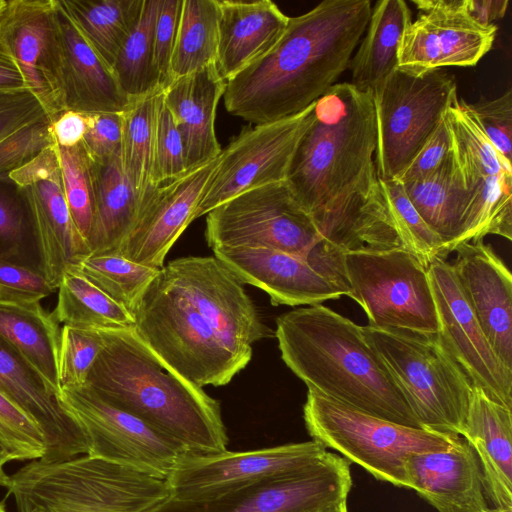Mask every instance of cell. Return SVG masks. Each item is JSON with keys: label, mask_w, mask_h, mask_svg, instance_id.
<instances>
[{"label": "cell", "mask_w": 512, "mask_h": 512, "mask_svg": "<svg viewBox=\"0 0 512 512\" xmlns=\"http://www.w3.org/2000/svg\"><path fill=\"white\" fill-rule=\"evenodd\" d=\"M99 330L103 347L86 386L189 453L227 450L228 436L218 400L168 367L134 328Z\"/></svg>", "instance_id": "2"}, {"label": "cell", "mask_w": 512, "mask_h": 512, "mask_svg": "<svg viewBox=\"0 0 512 512\" xmlns=\"http://www.w3.org/2000/svg\"><path fill=\"white\" fill-rule=\"evenodd\" d=\"M0 27L26 82L48 117L65 111L54 0H12Z\"/></svg>", "instance_id": "20"}, {"label": "cell", "mask_w": 512, "mask_h": 512, "mask_svg": "<svg viewBox=\"0 0 512 512\" xmlns=\"http://www.w3.org/2000/svg\"><path fill=\"white\" fill-rule=\"evenodd\" d=\"M328 453L315 440L242 452H186L167 478L170 497L180 501L212 499L299 473L322 462Z\"/></svg>", "instance_id": "13"}, {"label": "cell", "mask_w": 512, "mask_h": 512, "mask_svg": "<svg viewBox=\"0 0 512 512\" xmlns=\"http://www.w3.org/2000/svg\"><path fill=\"white\" fill-rule=\"evenodd\" d=\"M0 392L40 428L46 443L42 460L59 461L88 454L85 432L37 371L0 337Z\"/></svg>", "instance_id": "24"}, {"label": "cell", "mask_w": 512, "mask_h": 512, "mask_svg": "<svg viewBox=\"0 0 512 512\" xmlns=\"http://www.w3.org/2000/svg\"><path fill=\"white\" fill-rule=\"evenodd\" d=\"M422 429L460 436L473 385L438 334L362 326Z\"/></svg>", "instance_id": "6"}, {"label": "cell", "mask_w": 512, "mask_h": 512, "mask_svg": "<svg viewBox=\"0 0 512 512\" xmlns=\"http://www.w3.org/2000/svg\"><path fill=\"white\" fill-rule=\"evenodd\" d=\"M186 171L182 137L162 96L158 108L152 184L157 187Z\"/></svg>", "instance_id": "47"}, {"label": "cell", "mask_w": 512, "mask_h": 512, "mask_svg": "<svg viewBox=\"0 0 512 512\" xmlns=\"http://www.w3.org/2000/svg\"><path fill=\"white\" fill-rule=\"evenodd\" d=\"M428 276L438 316V335L471 381L491 400L512 409V370L494 353L459 286L453 265L436 258Z\"/></svg>", "instance_id": "18"}, {"label": "cell", "mask_w": 512, "mask_h": 512, "mask_svg": "<svg viewBox=\"0 0 512 512\" xmlns=\"http://www.w3.org/2000/svg\"><path fill=\"white\" fill-rule=\"evenodd\" d=\"M453 265L455 276L499 360L512 370V276L491 246L464 243Z\"/></svg>", "instance_id": "23"}, {"label": "cell", "mask_w": 512, "mask_h": 512, "mask_svg": "<svg viewBox=\"0 0 512 512\" xmlns=\"http://www.w3.org/2000/svg\"><path fill=\"white\" fill-rule=\"evenodd\" d=\"M162 271L205 319L223 345L246 365L252 344L275 336L240 280L215 256H186Z\"/></svg>", "instance_id": "16"}, {"label": "cell", "mask_w": 512, "mask_h": 512, "mask_svg": "<svg viewBox=\"0 0 512 512\" xmlns=\"http://www.w3.org/2000/svg\"><path fill=\"white\" fill-rule=\"evenodd\" d=\"M508 0H465V9L477 23L488 26L503 18Z\"/></svg>", "instance_id": "58"}, {"label": "cell", "mask_w": 512, "mask_h": 512, "mask_svg": "<svg viewBox=\"0 0 512 512\" xmlns=\"http://www.w3.org/2000/svg\"><path fill=\"white\" fill-rule=\"evenodd\" d=\"M212 249L259 247L309 259L322 270L335 249L326 244L286 181L241 193L206 214Z\"/></svg>", "instance_id": "11"}, {"label": "cell", "mask_w": 512, "mask_h": 512, "mask_svg": "<svg viewBox=\"0 0 512 512\" xmlns=\"http://www.w3.org/2000/svg\"><path fill=\"white\" fill-rule=\"evenodd\" d=\"M32 223L22 189L7 175L0 176V258L22 263Z\"/></svg>", "instance_id": "44"}, {"label": "cell", "mask_w": 512, "mask_h": 512, "mask_svg": "<svg viewBox=\"0 0 512 512\" xmlns=\"http://www.w3.org/2000/svg\"><path fill=\"white\" fill-rule=\"evenodd\" d=\"M315 102L296 115L246 127L235 136L221 150L194 219L248 190L286 181L296 148L312 122Z\"/></svg>", "instance_id": "14"}, {"label": "cell", "mask_w": 512, "mask_h": 512, "mask_svg": "<svg viewBox=\"0 0 512 512\" xmlns=\"http://www.w3.org/2000/svg\"><path fill=\"white\" fill-rule=\"evenodd\" d=\"M376 143L372 92L336 83L315 102L286 179L311 218L376 172Z\"/></svg>", "instance_id": "4"}, {"label": "cell", "mask_w": 512, "mask_h": 512, "mask_svg": "<svg viewBox=\"0 0 512 512\" xmlns=\"http://www.w3.org/2000/svg\"><path fill=\"white\" fill-rule=\"evenodd\" d=\"M182 0H161L154 28V65L160 85L170 83V63L176 39Z\"/></svg>", "instance_id": "51"}, {"label": "cell", "mask_w": 512, "mask_h": 512, "mask_svg": "<svg viewBox=\"0 0 512 512\" xmlns=\"http://www.w3.org/2000/svg\"><path fill=\"white\" fill-rule=\"evenodd\" d=\"M351 486L349 461L329 452L317 465L287 477L208 500L168 497L144 512H316L346 500Z\"/></svg>", "instance_id": "17"}, {"label": "cell", "mask_w": 512, "mask_h": 512, "mask_svg": "<svg viewBox=\"0 0 512 512\" xmlns=\"http://www.w3.org/2000/svg\"><path fill=\"white\" fill-rule=\"evenodd\" d=\"M303 418L313 440L338 451L378 480L405 488L409 456L447 449L460 437L384 420L309 389Z\"/></svg>", "instance_id": "8"}, {"label": "cell", "mask_w": 512, "mask_h": 512, "mask_svg": "<svg viewBox=\"0 0 512 512\" xmlns=\"http://www.w3.org/2000/svg\"><path fill=\"white\" fill-rule=\"evenodd\" d=\"M213 252L242 284L266 292L273 305L311 306L347 295L309 259L298 255L259 247H220Z\"/></svg>", "instance_id": "22"}, {"label": "cell", "mask_w": 512, "mask_h": 512, "mask_svg": "<svg viewBox=\"0 0 512 512\" xmlns=\"http://www.w3.org/2000/svg\"><path fill=\"white\" fill-rule=\"evenodd\" d=\"M21 189L38 250V268L55 290L68 267L88 255L89 249L77 231L67 206L61 170Z\"/></svg>", "instance_id": "28"}, {"label": "cell", "mask_w": 512, "mask_h": 512, "mask_svg": "<svg viewBox=\"0 0 512 512\" xmlns=\"http://www.w3.org/2000/svg\"><path fill=\"white\" fill-rule=\"evenodd\" d=\"M218 0H182L170 82L216 63Z\"/></svg>", "instance_id": "39"}, {"label": "cell", "mask_w": 512, "mask_h": 512, "mask_svg": "<svg viewBox=\"0 0 512 512\" xmlns=\"http://www.w3.org/2000/svg\"><path fill=\"white\" fill-rule=\"evenodd\" d=\"M402 184L420 216L443 241L447 256V247L460 232L468 204V195L452 149L431 174Z\"/></svg>", "instance_id": "35"}, {"label": "cell", "mask_w": 512, "mask_h": 512, "mask_svg": "<svg viewBox=\"0 0 512 512\" xmlns=\"http://www.w3.org/2000/svg\"><path fill=\"white\" fill-rule=\"evenodd\" d=\"M51 119L46 116L0 140V176L20 168L44 149L55 145Z\"/></svg>", "instance_id": "49"}, {"label": "cell", "mask_w": 512, "mask_h": 512, "mask_svg": "<svg viewBox=\"0 0 512 512\" xmlns=\"http://www.w3.org/2000/svg\"><path fill=\"white\" fill-rule=\"evenodd\" d=\"M225 87L214 63L174 79L164 88V103L182 137L187 171L221 153L215 117Z\"/></svg>", "instance_id": "29"}, {"label": "cell", "mask_w": 512, "mask_h": 512, "mask_svg": "<svg viewBox=\"0 0 512 512\" xmlns=\"http://www.w3.org/2000/svg\"><path fill=\"white\" fill-rule=\"evenodd\" d=\"M462 104L478 128L494 147L511 162L512 159V91L500 97Z\"/></svg>", "instance_id": "48"}, {"label": "cell", "mask_w": 512, "mask_h": 512, "mask_svg": "<svg viewBox=\"0 0 512 512\" xmlns=\"http://www.w3.org/2000/svg\"><path fill=\"white\" fill-rule=\"evenodd\" d=\"M312 220L324 242L341 252L404 248L377 172Z\"/></svg>", "instance_id": "27"}, {"label": "cell", "mask_w": 512, "mask_h": 512, "mask_svg": "<svg viewBox=\"0 0 512 512\" xmlns=\"http://www.w3.org/2000/svg\"><path fill=\"white\" fill-rule=\"evenodd\" d=\"M50 129L56 146L74 147L84 139L87 131V115L65 110L51 120Z\"/></svg>", "instance_id": "56"}, {"label": "cell", "mask_w": 512, "mask_h": 512, "mask_svg": "<svg viewBox=\"0 0 512 512\" xmlns=\"http://www.w3.org/2000/svg\"><path fill=\"white\" fill-rule=\"evenodd\" d=\"M163 87L133 99L122 112L121 162L140 206L155 188L152 184L157 117Z\"/></svg>", "instance_id": "37"}, {"label": "cell", "mask_w": 512, "mask_h": 512, "mask_svg": "<svg viewBox=\"0 0 512 512\" xmlns=\"http://www.w3.org/2000/svg\"><path fill=\"white\" fill-rule=\"evenodd\" d=\"M53 291L39 268L0 258V300L40 302Z\"/></svg>", "instance_id": "50"}, {"label": "cell", "mask_w": 512, "mask_h": 512, "mask_svg": "<svg viewBox=\"0 0 512 512\" xmlns=\"http://www.w3.org/2000/svg\"><path fill=\"white\" fill-rule=\"evenodd\" d=\"M61 49V77L65 110L122 113L130 99L113 70L84 39L61 0H54Z\"/></svg>", "instance_id": "26"}, {"label": "cell", "mask_w": 512, "mask_h": 512, "mask_svg": "<svg viewBox=\"0 0 512 512\" xmlns=\"http://www.w3.org/2000/svg\"><path fill=\"white\" fill-rule=\"evenodd\" d=\"M482 512H512V509L502 508V507H494V508L487 507Z\"/></svg>", "instance_id": "61"}, {"label": "cell", "mask_w": 512, "mask_h": 512, "mask_svg": "<svg viewBox=\"0 0 512 512\" xmlns=\"http://www.w3.org/2000/svg\"><path fill=\"white\" fill-rule=\"evenodd\" d=\"M452 149V136L445 114L437 129L398 178L402 183L422 179L444 161Z\"/></svg>", "instance_id": "54"}, {"label": "cell", "mask_w": 512, "mask_h": 512, "mask_svg": "<svg viewBox=\"0 0 512 512\" xmlns=\"http://www.w3.org/2000/svg\"><path fill=\"white\" fill-rule=\"evenodd\" d=\"M216 68L228 81L262 58L280 39L289 18L270 0H218Z\"/></svg>", "instance_id": "30"}, {"label": "cell", "mask_w": 512, "mask_h": 512, "mask_svg": "<svg viewBox=\"0 0 512 512\" xmlns=\"http://www.w3.org/2000/svg\"><path fill=\"white\" fill-rule=\"evenodd\" d=\"M274 333L282 360L309 390L363 413L421 428L362 326L316 304L281 314Z\"/></svg>", "instance_id": "3"}, {"label": "cell", "mask_w": 512, "mask_h": 512, "mask_svg": "<svg viewBox=\"0 0 512 512\" xmlns=\"http://www.w3.org/2000/svg\"><path fill=\"white\" fill-rule=\"evenodd\" d=\"M371 10L369 0H324L290 17L277 43L226 81L227 112L262 124L309 107L349 68Z\"/></svg>", "instance_id": "1"}, {"label": "cell", "mask_w": 512, "mask_h": 512, "mask_svg": "<svg viewBox=\"0 0 512 512\" xmlns=\"http://www.w3.org/2000/svg\"><path fill=\"white\" fill-rule=\"evenodd\" d=\"M133 317L139 338L168 367L198 387L225 385L246 367L162 269L145 290Z\"/></svg>", "instance_id": "7"}, {"label": "cell", "mask_w": 512, "mask_h": 512, "mask_svg": "<svg viewBox=\"0 0 512 512\" xmlns=\"http://www.w3.org/2000/svg\"><path fill=\"white\" fill-rule=\"evenodd\" d=\"M411 21V11L405 1L376 2L365 36L349 63L353 86L373 92L398 67L401 39Z\"/></svg>", "instance_id": "34"}, {"label": "cell", "mask_w": 512, "mask_h": 512, "mask_svg": "<svg viewBox=\"0 0 512 512\" xmlns=\"http://www.w3.org/2000/svg\"><path fill=\"white\" fill-rule=\"evenodd\" d=\"M24 89L26 82L0 27V91Z\"/></svg>", "instance_id": "57"}, {"label": "cell", "mask_w": 512, "mask_h": 512, "mask_svg": "<svg viewBox=\"0 0 512 512\" xmlns=\"http://www.w3.org/2000/svg\"><path fill=\"white\" fill-rule=\"evenodd\" d=\"M316 512H348L347 499L333 503V504L326 506Z\"/></svg>", "instance_id": "60"}, {"label": "cell", "mask_w": 512, "mask_h": 512, "mask_svg": "<svg viewBox=\"0 0 512 512\" xmlns=\"http://www.w3.org/2000/svg\"><path fill=\"white\" fill-rule=\"evenodd\" d=\"M420 13L405 30L398 67L427 72L476 65L491 49L497 27L474 21L465 0H415Z\"/></svg>", "instance_id": "19"}, {"label": "cell", "mask_w": 512, "mask_h": 512, "mask_svg": "<svg viewBox=\"0 0 512 512\" xmlns=\"http://www.w3.org/2000/svg\"><path fill=\"white\" fill-rule=\"evenodd\" d=\"M405 473L408 489L438 512H482L488 507L479 460L462 437L447 449L409 456Z\"/></svg>", "instance_id": "25"}, {"label": "cell", "mask_w": 512, "mask_h": 512, "mask_svg": "<svg viewBox=\"0 0 512 512\" xmlns=\"http://www.w3.org/2000/svg\"><path fill=\"white\" fill-rule=\"evenodd\" d=\"M375 167L381 180L398 179L458 102L453 76L440 70L395 68L372 92Z\"/></svg>", "instance_id": "10"}, {"label": "cell", "mask_w": 512, "mask_h": 512, "mask_svg": "<svg viewBox=\"0 0 512 512\" xmlns=\"http://www.w3.org/2000/svg\"><path fill=\"white\" fill-rule=\"evenodd\" d=\"M462 437L474 450L486 496L512 509V411L473 387Z\"/></svg>", "instance_id": "31"}, {"label": "cell", "mask_w": 512, "mask_h": 512, "mask_svg": "<svg viewBox=\"0 0 512 512\" xmlns=\"http://www.w3.org/2000/svg\"><path fill=\"white\" fill-rule=\"evenodd\" d=\"M0 337L37 371L49 392L58 398L60 329L52 313L40 302L0 300Z\"/></svg>", "instance_id": "32"}, {"label": "cell", "mask_w": 512, "mask_h": 512, "mask_svg": "<svg viewBox=\"0 0 512 512\" xmlns=\"http://www.w3.org/2000/svg\"><path fill=\"white\" fill-rule=\"evenodd\" d=\"M98 56L113 70L117 55L136 25L143 0H61Z\"/></svg>", "instance_id": "36"}, {"label": "cell", "mask_w": 512, "mask_h": 512, "mask_svg": "<svg viewBox=\"0 0 512 512\" xmlns=\"http://www.w3.org/2000/svg\"><path fill=\"white\" fill-rule=\"evenodd\" d=\"M347 296L365 311L369 326L438 334L434 296L426 267L405 248L342 253Z\"/></svg>", "instance_id": "9"}, {"label": "cell", "mask_w": 512, "mask_h": 512, "mask_svg": "<svg viewBox=\"0 0 512 512\" xmlns=\"http://www.w3.org/2000/svg\"><path fill=\"white\" fill-rule=\"evenodd\" d=\"M468 204L447 254L486 235L512 239V166L478 128L462 101L445 112Z\"/></svg>", "instance_id": "12"}, {"label": "cell", "mask_w": 512, "mask_h": 512, "mask_svg": "<svg viewBox=\"0 0 512 512\" xmlns=\"http://www.w3.org/2000/svg\"><path fill=\"white\" fill-rule=\"evenodd\" d=\"M102 347L103 339L99 329L64 325L60 330L58 353L60 388L85 385Z\"/></svg>", "instance_id": "45"}, {"label": "cell", "mask_w": 512, "mask_h": 512, "mask_svg": "<svg viewBox=\"0 0 512 512\" xmlns=\"http://www.w3.org/2000/svg\"><path fill=\"white\" fill-rule=\"evenodd\" d=\"M52 315L58 323L84 329L134 328L133 315L80 273L67 269Z\"/></svg>", "instance_id": "38"}, {"label": "cell", "mask_w": 512, "mask_h": 512, "mask_svg": "<svg viewBox=\"0 0 512 512\" xmlns=\"http://www.w3.org/2000/svg\"><path fill=\"white\" fill-rule=\"evenodd\" d=\"M221 158L155 187L140 206L136 222L119 249L127 259L162 269L170 248L194 221L197 206Z\"/></svg>", "instance_id": "21"}, {"label": "cell", "mask_w": 512, "mask_h": 512, "mask_svg": "<svg viewBox=\"0 0 512 512\" xmlns=\"http://www.w3.org/2000/svg\"><path fill=\"white\" fill-rule=\"evenodd\" d=\"M6 4H7V1H5V0H0V16H1V14H2V12H3V10H4L5 6H6Z\"/></svg>", "instance_id": "62"}, {"label": "cell", "mask_w": 512, "mask_h": 512, "mask_svg": "<svg viewBox=\"0 0 512 512\" xmlns=\"http://www.w3.org/2000/svg\"><path fill=\"white\" fill-rule=\"evenodd\" d=\"M94 161L95 212L89 254L118 252L136 222L140 202L123 170L120 151Z\"/></svg>", "instance_id": "33"}, {"label": "cell", "mask_w": 512, "mask_h": 512, "mask_svg": "<svg viewBox=\"0 0 512 512\" xmlns=\"http://www.w3.org/2000/svg\"><path fill=\"white\" fill-rule=\"evenodd\" d=\"M6 489L19 512H144L170 497L167 480L87 454L32 460Z\"/></svg>", "instance_id": "5"}, {"label": "cell", "mask_w": 512, "mask_h": 512, "mask_svg": "<svg viewBox=\"0 0 512 512\" xmlns=\"http://www.w3.org/2000/svg\"><path fill=\"white\" fill-rule=\"evenodd\" d=\"M56 148L67 206L77 231L88 247L95 212V161L83 142L74 147Z\"/></svg>", "instance_id": "42"}, {"label": "cell", "mask_w": 512, "mask_h": 512, "mask_svg": "<svg viewBox=\"0 0 512 512\" xmlns=\"http://www.w3.org/2000/svg\"><path fill=\"white\" fill-rule=\"evenodd\" d=\"M161 0H143L139 19L122 45L113 72L130 99H137L159 87L154 65V28Z\"/></svg>", "instance_id": "40"}, {"label": "cell", "mask_w": 512, "mask_h": 512, "mask_svg": "<svg viewBox=\"0 0 512 512\" xmlns=\"http://www.w3.org/2000/svg\"><path fill=\"white\" fill-rule=\"evenodd\" d=\"M68 269L83 275L132 315L161 270L131 261L119 252L90 253Z\"/></svg>", "instance_id": "41"}, {"label": "cell", "mask_w": 512, "mask_h": 512, "mask_svg": "<svg viewBox=\"0 0 512 512\" xmlns=\"http://www.w3.org/2000/svg\"><path fill=\"white\" fill-rule=\"evenodd\" d=\"M0 512H7L4 502H0Z\"/></svg>", "instance_id": "63"}, {"label": "cell", "mask_w": 512, "mask_h": 512, "mask_svg": "<svg viewBox=\"0 0 512 512\" xmlns=\"http://www.w3.org/2000/svg\"><path fill=\"white\" fill-rule=\"evenodd\" d=\"M83 144L94 160L106 159L121 149L122 113H90Z\"/></svg>", "instance_id": "52"}, {"label": "cell", "mask_w": 512, "mask_h": 512, "mask_svg": "<svg viewBox=\"0 0 512 512\" xmlns=\"http://www.w3.org/2000/svg\"><path fill=\"white\" fill-rule=\"evenodd\" d=\"M0 446L11 460L41 459L46 443L40 428L0 392Z\"/></svg>", "instance_id": "46"}, {"label": "cell", "mask_w": 512, "mask_h": 512, "mask_svg": "<svg viewBox=\"0 0 512 512\" xmlns=\"http://www.w3.org/2000/svg\"><path fill=\"white\" fill-rule=\"evenodd\" d=\"M379 183L403 247L426 267L436 258L446 259L443 241L415 209L401 181L379 179Z\"/></svg>", "instance_id": "43"}, {"label": "cell", "mask_w": 512, "mask_h": 512, "mask_svg": "<svg viewBox=\"0 0 512 512\" xmlns=\"http://www.w3.org/2000/svg\"><path fill=\"white\" fill-rule=\"evenodd\" d=\"M61 170L56 145L40 152L32 160L8 173V177L20 188H25Z\"/></svg>", "instance_id": "55"}, {"label": "cell", "mask_w": 512, "mask_h": 512, "mask_svg": "<svg viewBox=\"0 0 512 512\" xmlns=\"http://www.w3.org/2000/svg\"><path fill=\"white\" fill-rule=\"evenodd\" d=\"M46 116L42 105L29 90L0 91V140Z\"/></svg>", "instance_id": "53"}, {"label": "cell", "mask_w": 512, "mask_h": 512, "mask_svg": "<svg viewBox=\"0 0 512 512\" xmlns=\"http://www.w3.org/2000/svg\"><path fill=\"white\" fill-rule=\"evenodd\" d=\"M58 399L82 426L89 443L87 455L167 480L187 452L86 385L61 388Z\"/></svg>", "instance_id": "15"}, {"label": "cell", "mask_w": 512, "mask_h": 512, "mask_svg": "<svg viewBox=\"0 0 512 512\" xmlns=\"http://www.w3.org/2000/svg\"><path fill=\"white\" fill-rule=\"evenodd\" d=\"M12 461L9 454L0 446V486L6 488L9 483V475L5 472V464Z\"/></svg>", "instance_id": "59"}]
</instances>
